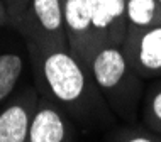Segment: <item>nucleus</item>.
<instances>
[{
	"label": "nucleus",
	"mask_w": 161,
	"mask_h": 142,
	"mask_svg": "<svg viewBox=\"0 0 161 142\" xmlns=\"http://www.w3.org/2000/svg\"><path fill=\"white\" fill-rule=\"evenodd\" d=\"M31 56L37 92L83 127L97 129L110 120L112 112L88 66L68 49H39L25 44Z\"/></svg>",
	"instance_id": "nucleus-1"
},
{
	"label": "nucleus",
	"mask_w": 161,
	"mask_h": 142,
	"mask_svg": "<svg viewBox=\"0 0 161 142\" xmlns=\"http://www.w3.org/2000/svg\"><path fill=\"white\" fill-rule=\"evenodd\" d=\"M90 71L108 110L127 124H134L141 110L142 78L132 70L122 46L107 42L95 54Z\"/></svg>",
	"instance_id": "nucleus-2"
},
{
	"label": "nucleus",
	"mask_w": 161,
	"mask_h": 142,
	"mask_svg": "<svg viewBox=\"0 0 161 142\" xmlns=\"http://www.w3.org/2000/svg\"><path fill=\"white\" fill-rule=\"evenodd\" d=\"M12 27L24 36L25 44L39 49H68L61 0H29Z\"/></svg>",
	"instance_id": "nucleus-3"
},
{
	"label": "nucleus",
	"mask_w": 161,
	"mask_h": 142,
	"mask_svg": "<svg viewBox=\"0 0 161 142\" xmlns=\"http://www.w3.org/2000/svg\"><path fill=\"white\" fill-rule=\"evenodd\" d=\"M68 51L90 68L95 54L102 46L97 27L90 14L88 0H61Z\"/></svg>",
	"instance_id": "nucleus-4"
},
{
	"label": "nucleus",
	"mask_w": 161,
	"mask_h": 142,
	"mask_svg": "<svg viewBox=\"0 0 161 142\" xmlns=\"http://www.w3.org/2000/svg\"><path fill=\"white\" fill-rule=\"evenodd\" d=\"M122 49L132 70L142 80L161 76V24L127 32Z\"/></svg>",
	"instance_id": "nucleus-5"
},
{
	"label": "nucleus",
	"mask_w": 161,
	"mask_h": 142,
	"mask_svg": "<svg viewBox=\"0 0 161 142\" xmlns=\"http://www.w3.org/2000/svg\"><path fill=\"white\" fill-rule=\"evenodd\" d=\"M25 142H73V124L59 107L39 97Z\"/></svg>",
	"instance_id": "nucleus-6"
},
{
	"label": "nucleus",
	"mask_w": 161,
	"mask_h": 142,
	"mask_svg": "<svg viewBox=\"0 0 161 142\" xmlns=\"http://www.w3.org/2000/svg\"><path fill=\"white\" fill-rule=\"evenodd\" d=\"M39 92L36 88H27L14 98L0 112V142H25L29 134V125L34 113Z\"/></svg>",
	"instance_id": "nucleus-7"
},
{
	"label": "nucleus",
	"mask_w": 161,
	"mask_h": 142,
	"mask_svg": "<svg viewBox=\"0 0 161 142\" xmlns=\"http://www.w3.org/2000/svg\"><path fill=\"white\" fill-rule=\"evenodd\" d=\"M90 14L103 44L114 42L122 46L127 22H125V0H88Z\"/></svg>",
	"instance_id": "nucleus-8"
},
{
	"label": "nucleus",
	"mask_w": 161,
	"mask_h": 142,
	"mask_svg": "<svg viewBox=\"0 0 161 142\" xmlns=\"http://www.w3.org/2000/svg\"><path fill=\"white\" fill-rule=\"evenodd\" d=\"M127 32H136L161 24V5L158 0H125Z\"/></svg>",
	"instance_id": "nucleus-9"
},
{
	"label": "nucleus",
	"mask_w": 161,
	"mask_h": 142,
	"mask_svg": "<svg viewBox=\"0 0 161 142\" xmlns=\"http://www.w3.org/2000/svg\"><path fill=\"white\" fill-rule=\"evenodd\" d=\"M24 71V59L15 53L0 54V103L15 90Z\"/></svg>",
	"instance_id": "nucleus-10"
},
{
	"label": "nucleus",
	"mask_w": 161,
	"mask_h": 142,
	"mask_svg": "<svg viewBox=\"0 0 161 142\" xmlns=\"http://www.w3.org/2000/svg\"><path fill=\"white\" fill-rule=\"evenodd\" d=\"M141 117L151 132L161 135V83L153 85L142 97Z\"/></svg>",
	"instance_id": "nucleus-11"
},
{
	"label": "nucleus",
	"mask_w": 161,
	"mask_h": 142,
	"mask_svg": "<svg viewBox=\"0 0 161 142\" xmlns=\"http://www.w3.org/2000/svg\"><path fill=\"white\" fill-rule=\"evenodd\" d=\"M112 142H161V135L151 132L149 129L142 127H124L119 129L114 135H112Z\"/></svg>",
	"instance_id": "nucleus-12"
},
{
	"label": "nucleus",
	"mask_w": 161,
	"mask_h": 142,
	"mask_svg": "<svg viewBox=\"0 0 161 142\" xmlns=\"http://www.w3.org/2000/svg\"><path fill=\"white\" fill-rule=\"evenodd\" d=\"M3 3H5L8 17H10V25H14L25 8V5L29 3V0H3Z\"/></svg>",
	"instance_id": "nucleus-13"
},
{
	"label": "nucleus",
	"mask_w": 161,
	"mask_h": 142,
	"mask_svg": "<svg viewBox=\"0 0 161 142\" xmlns=\"http://www.w3.org/2000/svg\"><path fill=\"white\" fill-rule=\"evenodd\" d=\"M5 24H10V17H8V12H7L3 0H0V25H5Z\"/></svg>",
	"instance_id": "nucleus-14"
},
{
	"label": "nucleus",
	"mask_w": 161,
	"mask_h": 142,
	"mask_svg": "<svg viewBox=\"0 0 161 142\" xmlns=\"http://www.w3.org/2000/svg\"><path fill=\"white\" fill-rule=\"evenodd\" d=\"M158 2H159V5H161V0H158Z\"/></svg>",
	"instance_id": "nucleus-15"
}]
</instances>
